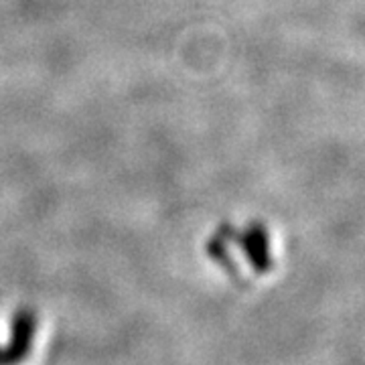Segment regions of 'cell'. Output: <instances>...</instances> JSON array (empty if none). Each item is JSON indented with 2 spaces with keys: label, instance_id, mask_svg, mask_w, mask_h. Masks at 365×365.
Here are the masks:
<instances>
[{
  "label": "cell",
  "instance_id": "6da1fadb",
  "mask_svg": "<svg viewBox=\"0 0 365 365\" xmlns=\"http://www.w3.org/2000/svg\"><path fill=\"white\" fill-rule=\"evenodd\" d=\"M242 248L246 250L250 262L256 270H268L270 268V240L260 223H252L248 230L242 234Z\"/></svg>",
  "mask_w": 365,
  "mask_h": 365
}]
</instances>
